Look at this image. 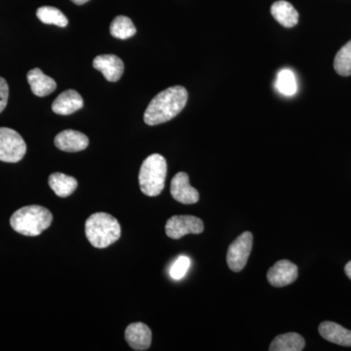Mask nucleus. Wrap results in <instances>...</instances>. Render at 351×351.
<instances>
[{
	"label": "nucleus",
	"mask_w": 351,
	"mask_h": 351,
	"mask_svg": "<svg viewBox=\"0 0 351 351\" xmlns=\"http://www.w3.org/2000/svg\"><path fill=\"white\" fill-rule=\"evenodd\" d=\"M298 278V267L290 261H278L267 272V280L274 287H285Z\"/></svg>",
	"instance_id": "1a4fd4ad"
},
{
	"label": "nucleus",
	"mask_w": 351,
	"mask_h": 351,
	"mask_svg": "<svg viewBox=\"0 0 351 351\" xmlns=\"http://www.w3.org/2000/svg\"><path fill=\"white\" fill-rule=\"evenodd\" d=\"M270 12L274 19L285 27H293L299 23V13L290 2L278 0L274 2L270 8Z\"/></svg>",
	"instance_id": "dca6fc26"
},
{
	"label": "nucleus",
	"mask_w": 351,
	"mask_h": 351,
	"mask_svg": "<svg viewBox=\"0 0 351 351\" xmlns=\"http://www.w3.org/2000/svg\"><path fill=\"white\" fill-rule=\"evenodd\" d=\"M191 267V260L186 256H181L176 260L170 269V276L175 280H180L186 276Z\"/></svg>",
	"instance_id": "5701e85b"
},
{
	"label": "nucleus",
	"mask_w": 351,
	"mask_h": 351,
	"mask_svg": "<svg viewBox=\"0 0 351 351\" xmlns=\"http://www.w3.org/2000/svg\"><path fill=\"white\" fill-rule=\"evenodd\" d=\"M334 69L339 75H351V39L337 53Z\"/></svg>",
	"instance_id": "4be33fe9"
},
{
	"label": "nucleus",
	"mask_w": 351,
	"mask_h": 351,
	"mask_svg": "<svg viewBox=\"0 0 351 351\" xmlns=\"http://www.w3.org/2000/svg\"><path fill=\"white\" fill-rule=\"evenodd\" d=\"M53 221L52 213L38 205L25 206L16 211L10 219V225L16 232L25 237H38L47 230Z\"/></svg>",
	"instance_id": "f03ea898"
},
{
	"label": "nucleus",
	"mask_w": 351,
	"mask_h": 351,
	"mask_svg": "<svg viewBox=\"0 0 351 351\" xmlns=\"http://www.w3.org/2000/svg\"><path fill=\"white\" fill-rule=\"evenodd\" d=\"M27 152L24 138L13 129L0 128V161L16 163L22 160Z\"/></svg>",
	"instance_id": "39448f33"
},
{
	"label": "nucleus",
	"mask_w": 351,
	"mask_h": 351,
	"mask_svg": "<svg viewBox=\"0 0 351 351\" xmlns=\"http://www.w3.org/2000/svg\"><path fill=\"white\" fill-rule=\"evenodd\" d=\"M85 234L92 246L107 248L120 239L121 226L112 215L95 213L85 223Z\"/></svg>",
	"instance_id": "7ed1b4c3"
},
{
	"label": "nucleus",
	"mask_w": 351,
	"mask_h": 351,
	"mask_svg": "<svg viewBox=\"0 0 351 351\" xmlns=\"http://www.w3.org/2000/svg\"><path fill=\"white\" fill-rule=\"evenodd\" d=\"M167 175V162L161 154H154L145 159L138 173L141 191L154 197L162 193Z\"/></svg>",
	"instance_id": "20e7f679"
},
{
	"label": "nucleus",
	"mask_w": 351,
	"mask_h": 351,
	"mask_svg": "<svg viewBox=\"0 0 351 351\" xmlns=\"http://www.w3.org/2000/svg\"><path fill=\"white\" fill-rule=\"evenodd\" d=\"M253 247V234L245 232L239 235L228 247L226 262L228 267L234 272L241 271L248 262Z\"/></svg>",
	"instance_id": "423d86ee"
},
{
	"label": "nucleus",
	"mask_w": 351,
	"mask_h": 351,
	"mask_svg": "<svg viewBox=\"0 0 351 351\" xmlns=\"http://www.w3.org/2000/svg\"><path fill=\"white\" fill-rule=\"evenodd\" d=\"M95 69L100 71L106 80L110 82H119L124 73V64L119 57L115 55H100L93 61Z\"/></svg>",
	"instance_id": "9d476101"
},
{
	"label": "nucleus",
	"mask_w": 351,
	"mask_h": 351,
	"mask_svg": "<svg viewBox=\"0 0 351 351\" xmlns=\"http://www.w3.org/2000/svg\"><path fill=\"white\" fill-rule=\"evenodd\" d=\"M345 272L346 276H348V278L351 280V261L350 262H348L346 263V267H345Z\"/></svg>",
	"instance_id": "393cba45"
},
{
	"label": "nucleus",
	"mask_w": 351,
	"mask_h": 351,
	"mask_svg": "<svg viewBox=\"0 0 351 351\" xmlns=\"http://www.w3.org/2000/svg\"><path fill=\"white\" fill-rule=\"evenodd\" d=\"M125 339L134 350H147L152 345V334L151 329L144 323H132L127 327Z\"/></svg>",
	"instance_id": "f8f14e48"
},
{
	"label": "nucleus",
	"mask_w": 351,
	"mask_h": 351,
	"mask_svg": "<svg viewBox=\"0 0 351 351\" xmlns=\"http://www.w3.org/2000/svg\"><path fill=\"white\" fill-rule=\"evenodd\" d=\"M319 334L322 338L343 346H351V331L337 323L325 321L319 325Z\"/></svg>",
	"instance_id": "2eb2a0df"
},
{
	"label": "nucleus",
	"mask_w": 351,
	"mask_h": 351,
	"mask_svg": "<svg viewBox=\"0 0 351 351\" xmlns=\"http://www.w3.org/2000/svg\"><path fill=\"white\" fill-rule=\"evenodd\" d=\"M49 186L56 195L66 198L75 193L78 182L71 176L64 175L63 173H53L49 177Z\"/></svg>",
	"instance_id": "f3484780"
},
{
	"label": "nucleus",
	"mask_w": 351,
	"mask_h": 351,
	"mask_svg": "<svg viewBox=\"0 0 351 351\" xmlns=\"http://www.w3.org/2000/svg\"><path fill=\"white\" fill-rule=\"evenodd\" d=\"M36 16L46 25H55L64 27L69 24L68 18L59 9L51 6H43L38 9Z\"/></svg>",
	"instance_id": "412c9836"
},
{
	"label": "nucleus",
	"mask_w": 351,
	"mask_h": 351,
	"mask_svg": "<svg viewBox=\"0 0 351 351\" xmlns=\"http://www.w3.org/2000/svg\"><path fill=\"white\" fill-rule=\"evenodd\" d=\"M171 195L182 204H195L199 200V193L189 184V175L180 172L174 176L171 182Z\"/></svg>",
	"instance_id": "6e6552de"
},
{
	"label": "nucleus",
	"mask_w": 351,
	"mask_h": 351,
	"mask_svg": "<svg viewBox=\"0 0 351 351\" xmlns=\"http://www.w3.org/2000/svg\"><path fill=\"white\" fill-rule=\"evenodd\" d=\"M189 95L186 88L173 86L157 94L145 110L144 120L149 126L170 121L186 107Z\"/></svg>",
	"instance_id": "f257e3e1"
},
{
	"label": "nucleus",
	"mask_w": 351,
	"mask_h": 351,
	"mask_svg": "<svg viewBox=\"0 0 351 351\" xmlns=\"http://www.w3.org/2000/svg\"><path fill=\"white\" fill-rule=\"evenodd\" d=\"M55 145L61 151L77 152L84 151L89 145L86 135L75 130H64L58 134L55 138Z\"/></svg>",
	"instance_id": "9b49d317"
},
{
	"label": "nucleus",
	"mask_w": 351,
	"mask_h": 351,
	"mask_svg": "<svg viewBox=\"0 0 351 351\" xmlns=\"http://www.w3.org/2000/svg\"><path fill=\"white\" fill-rule=\"evenodd\" d=\"M71 1L75 4H77V5H82V4L86 3L89 0H71Z\"/></svg>",
	"instance_id": "a878e982"
},
{
	"label": "nucleus",
	"mask_w": 351,
	"mask_h": 351,
	"mask_svg": "<svg viewBox=\"0 0 351 351\" xmlns=\"http://www.w3.org/2000/svg\"><path fill=\"white\" fill-rule=\"evenodd\" d=\"M84 106L82 97L75 90H66L53 101L52 110L57 114H73Z\"/></svg>",
	"instance_id": "ddd939ff"
},
{
	"label": "nucleus",
	"mask_w": 351,
	"mask_h": 351,
	"mask_svg": "<svg viewBox=\"0 0 351 351\" xmlns=\"http://www.w3.org/2000/svg\"><path fill=\"white\" fill-rule=\"evenodd\" d=\"M166 234L172 239H182L184 235L193 233L199 234L204 230L202 219L189 215L173 216L168 219L165 226Z\"/></svg>",
	"instance_id": "0eeeda50"
},
{
	"label": "nucleus",
	"mask_w": 351,
	"mask_h": 351,
	"mask_svg": "<svg viewBox=\"0 0 351 351\" xmlns=\"http://www.w3.org/2000/svg\"><path fill=\"white\" fill-rule=\"evenodd\" d=\"M306 341L297 332H287L279 335L270 343V351H301L304 350Z\"/></svg>",
	"instance_id": "a211bd4d"
},
{
	"label": "nucleus",
	"mask_w": 351,
	"mask_h": 351,
	"mask_svg": "<svg viewBox=\"0 0 351 351\" xmlns=\"http://www.w3.org/2000/svg\"><path fill=\"white\" fill-rule=\"evenodd\" d=\"M27 82L32 93L38 97L48 96L56 90L57 83L53 78L44 75L40 69L36 68L27 73Z\"/></svg>",
	"instance_id": "4468645a"
},
{
	"label": "nucleus",
	"mask_w": 351,
	"mask_h": 351,
	"mask_svg": "<svg viewBox=\"0 0 351 351\" xmlns=\"http://www.w3.org/2000/svg\"><path fill=\"white\" fill-rule=\"evenodd\" d=\"M276 87L279 93L284 96H294L298 91V83L294 73L288 69H281L277 75Z\"/></svg>",
	"instance_id": "aec40b11"
},
{
	"label": "nucleus",
	"mask_w": 351,
	"mask_h": 351,
	"mask_svg": "<svg viewBox=\"0 0 351 351\" xmlns=\"http://www.w3.org/2000/svg\"><path fill=\"white\" fill-rule=\"evenodd\" d=\"M9 87L6 80L0 77V113L3 112L8 101Z\"/></svg>",
	"instance_id": "b1692460"
},
{
	"label": "nucleus",
	"mask_w": 351,
	"mask_h": 351,
	"mask_svg": "<svg viewBox=\"0 0 351 351\" xmlns=\"http://www.w3.org/2000/svg\"><path fill=\"white\" fill-rule=\"evenodd\" d=\"M110 31L113 38L121 40L132 38L137 32L130 18L126 16H117L114 18L110 24Z\"/></svg>",
	"instance_id": "6ab92c4d"
}]
</instances>
